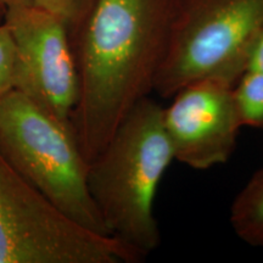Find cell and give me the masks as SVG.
Masks as SVG:
<instances>
[{
    "mask_svg": "<svg viewBox=\"0 0 263 263\" xmlns=\"http://www.w3.org/2000/svg\"><path fill=\"white\" fill-rule=\"evenodd\" d=\"M0 2L5 5V8H10V6H16V5L32 4V0H0Z\"/></svg>",
    "mask_w": 263,
    "mask_h": 263,
    "instance_id": "13",
    "label": "cell"
},
{
    "mask_svg": "<svg viewBox=\"0 0 263 263\" xmlns=\"http://www.w3.org/2000/svg\"><path fill=\"white\" fill-rule=\"evenodd\" d=\"M229 221L240 240L263 249V167L252 174L235 196Z\"/></svg>",
    "mask_w": 263,
    "mask_h": 263,
    "instance_id": "8",
    "label": "cell"
},
{
    "mask_svg": "<svg viewBox=\"0 0 263 263\" xmlns=\"http://www.w3.org/2000/svg\"><path fill=\"white\" fill-rule=\"evenodd\" d=\"M248 70H256V71H263V33L261 38L258 39L257 44L252 52L251 59L249 61Z\"/></svg>",
    "mask_w": 263,
    "mask_h": 263,
    "instance_id": "12",
    "label": "cell"
},
{
    "mask_svg": "<svg viewBox=\"0 0 263 263\" xmlns=\"http://www.w3.org/2000/svg\"><path fill=\"white\" fill-rule=\"evenodd\" d=\"M4 22L17 50L16 90L72 126L80 84L74 50L60 18L33 4L6 8Z\"/></svg>",
    "mask_w": 263,
    "mask_h": 263,
    "instance_id": "6",
    "label": "cell"
},
{
    "mask_svg": "<svg viewBox=\"0 0 263 263\" xmlns=\"http://www.w3.org/2000/svg\"><path fill=\"white\" fill-rule=\"evenodd\" d=\"M174 5L176 0H94L72 37L80 84L72 126L88 163L154 91Z\"/></svg>",
    "mask_w": 263,
    "mask_h": 263,
    "instance_id": "1",
    "label": "cell"
},
{
    "mask_svg": "<svg viewBox=\"0 0 263 263\" xmlns=\"http://www.w3.org/2000/svg\"><path fill=\"white\" fill-rule=\"evenodd\" d=\"M5 11H6L5 5L3 4L2 2H0V24H2V22L4 21V17H5Z\"/></svg>",
    "mask_w": 263,
    "mask_h": 263,
    "instance_id": "14",
    "label": "cell"
},
{
    "mask_svg": "<svg viewBox=\"0 0 263 263\" xmlns=\"http://www.w3.org/2000/svg\"><path fill=\"white\" fill-rule=\"evenodd\" d=\"M0 151L32 186L72 221L110 235L88 189V162L73 127L12 89L0 97Z\"/></svg>",
    "mask_w": 263,
    "mask_h": 263,
    "instance_id": "4",
    "label": "cell"
},
{
    "mask_svg": "<svg viewBox=\"0 0 263 263\" xmlns=\"http://www.w3.org/2000/svg\"><path fill=\"white\" fill-rule=\"evenodd\" d=\"M263 33V0H176L154 91L172 98L194 82L234 85Z\"/></svg>",
    "mask_w": 263,
    "mask_h": 263,
    "instance_id": "3",
    "label": "cell"
},
{
    "mask_svg": "<svg viewBox=\"0 0 263 263\" xmlns=\"http://www.w3.org/2000/svg\"><path fill=\"white\" fill-rule=\"evenodd\" d=\"M94 0H32V4L61 20L70 32L71 39L83 24Z\"/></svg>",
    "mask_w": 263,
    "mask_h": 263,
    "instance_id": "10",
    "label": "cell"
},
{
    "mask_svg": "<svg viewBox=\"0 0 263 263\" xmlns=\"http://www.w3.org/2000/svg\"><path fill=\"white\" fill-rule=\"evenodd\" d=\"M17 83V50L11 32L0 24V97L15 89Z\"/></svg>",
    "mask_w": 263,
    "mask_h": 263,
    "instance_id": "11",
    "label": "cell"
},
{
    "mask_svg": "<svg viewBox=\"0 0 263 263\" xmlns=\"http://www.w3.org/2000/svg\"><path fill=\"white\" fill-rule=\"evenodd\" d=\"M141 259L114 236L72 221L0 151V263H137Z\"/></svg>",
    "mask_w": 263,
    "mask_h": 263,
    "instance_id": "5",
    "label": "cell"
},
{
    "mask_svg": "<svg viewBox=\"0 0 263 263\" xmlns=\"http://www.w3.org/2000/svg\"><path fill=\"white\" fill-rule=\"evenodd\" d=\"M162 114L156 100L141 99L88 163V189L107 233L143 258L161 244L154 203L174 160Z\"/></svg>",
    "mask_w": 263,
    "mask_h": 263,
    "instance_id": "2",
    "label": "cell"
},
{
    "mask_svg": "<svg viewBox=\"0 0 263 263\" xmlns=\"http://www.w3.org/2000/svg\"><path fill=\"white\" fill-rule=\"evenodd\" d=\"M172 99L162 117L174 160L196 171L228 162L242 128L233 85L218 80L197 81Z\"/></svg>",
    "mask_w": 263,
    "mask_h": 263,
    "instance_id": "7",
    "label": "cell"
},
{
    "mask_svg": "<svg viewBox=\"0 0 263 263\" xmlns=\"http://www.w3.org/2000/svg\"><path fill=\"white\" fill-rule=\"evenodd\" d=\"M233 101L241 127L263 128V71L246 70L240 76Z\"/></svg>",
    "mask_w": 263,
    "mask_h": 263,
    "instance_id": "9",
    "label": "cell"
}]
</instances>
